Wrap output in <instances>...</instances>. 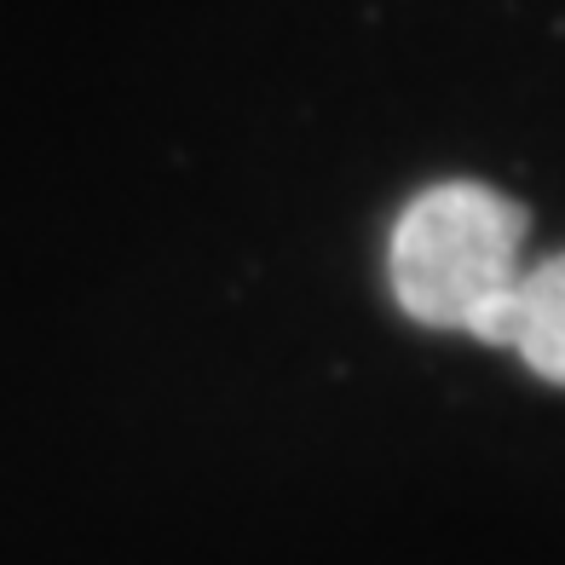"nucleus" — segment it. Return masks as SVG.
Listing matches in <instances>:
<instances>
[{"mask_svg":"<svg viewBox=\"0 0 565 565\" xmlns=\"http://www.w3.org/2000/svg\"><path fill=\"white\" fill-rule=\"evenodd\" d=\"M531 214L479 179H445L404 202L387 243V282L409 323L484 335L525 271Z\"/></svg>","mask_w":565,"mask_h":565,"instance_id":"1","label":"nucleus"},{"mask_svg":"<svg viewBox=\"0 0 565 565\" xmlns=\"http://www.w3.org/2000/svg\"><path fill=\"white\" fill-rule=\"evenodd\" d=\"M479 341L520 352L525 370L565 387V254H548V260L520 271V282L508 289Z\"/></svg>","mask_w":565,"mask_h":565,"instance_id":"2","label":"nucleus"}]
</instances>
